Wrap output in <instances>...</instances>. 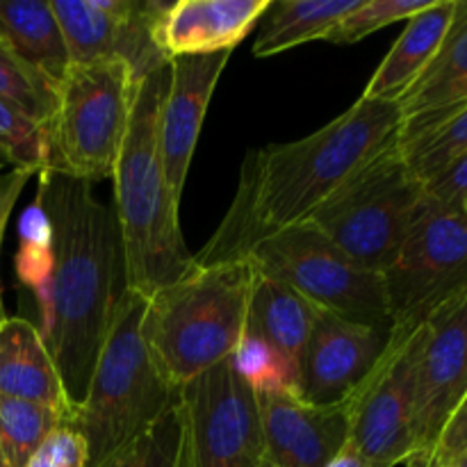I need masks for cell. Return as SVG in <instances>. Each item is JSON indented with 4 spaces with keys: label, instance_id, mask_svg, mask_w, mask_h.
<instances>
[{
    "label": "cell",
    "instance_id": "cell-1",
    "mask_svg": "<svg viewBox=\"0 0 467 467\" xmlns=\"http://www.w3.org/2000/svg\"><path fill=\"white\" fill-rule=\"evenodd\" d=\"M35 203L50 226V265L39 290L36 324L80 409L117 306L128 292L126 254L114 205L100 203L91 182L41 171Z\"/></svg>",
    "mask_w": 467,
    "mask_h": 467
},
{
    "label": "cell",
    "instance_id": "cell-2",
    "mask_svg": "<svg viewBox=\"0 0 467 467\" xmlns=\"http://www.w3.org/2000/svg\"><path fill=\"white\" fill-rule=\"evenodd\" d=\"M401 128L400 103L358 99L349 109L304 140L249 150L240 190L199 265L244 258L263 237L306 222L340 187L368 167Z\"/></svg>",
    "mask_w": 467,
    "mask_h": 467
},
{
    "label": "cell",
    "instance_id": "cell-3",
    "mask_svg": "<svg viewBox=\"0 0 467 467\" xmlns=\"http://www.w3.org/2000/svg\"><path fill=\"white\" fill-rule=\"evenodd\" d=\"M169 76L167 64L137 85L130 126L112 173L128 290L146 299L196 267L181 231V201L169 187L160 153V114Z\"/></svg>",
    "mask_w": 467,
    "mask_h": 467
},
{
    "label": "cell",
    "instance_id": "cell-4",
    "mask_svg": "<svg viewBox=\"0 0 467 467\" xmlns=\"http://www.w3.org/2000/svg\"><path fill=\"white\" fill-rule=\"evenodd\" d=\"M255 269L246 258L199 265L146 301L141 336L162 377L181 390L235 354Z\"/></svg>",
    "mask_w": 467,
    "mask_h": 467
},
{
    "label": "cell",
    "instance_id": "cell-5",
    "mask_svg": "<svg viewBox=\"0 0 467 467\" xmlns=\"http://www.w3.org/2000/svg\"><path fill=\"white\" fill-rule=\"evenodd\" d=\"M146 301L132 290L121 296L96 358L85 401L71 422L87 441V467H99L153 427L181 400V390L162 377L141 336Z\"/></svg>",
    "mask_w": 467,
    "mask_h": 467
},
{
    "label": "cell",
    "instance_id": "cell-6",
    "mask_svg": "<svg viewBox=\"0 0 467 467\" xmlns=\"http://www.w3.org/2000/svg\"><path fill=\"white\" fill-rule=\"evenodd\" d=\"M140 82L121 59L71 64L57 87V109L46 126L48 164L87 182L112 178L130 126Z\"/></svg>",
    "mask_w": 467,
    "mask_h": 467
},
{
    "label": "cell",
    "instance_id": "cell-7",
    "mask_svg": "<svg viewBox=\"0 0 467 467\" xmlns=\"http://www.w3.org/2000/svg\"><path fill=\"white\" fill-rule=\"evenodd\" d=\"M422 201L424 185L409 169L400 144H392L306 222L358 267L383 276L395 263Z\"/></svg>",
    "mask_w": 467,
    "mask_h": 467
},
{
    "label": "cell",
    "instance_id": "cell-8",
    "mask_svg": "<svg viewBox=\"0 0 467 467\" xmlns=\"http://www.w3.org/2000/svg\"><path fill=\"white\" fill-rule=\"evenodd\" d=\"M392 342L413 337L429 319L467 295V213L463 208L424 201L383 274Z\"/></svg>",
    "mask_w": 467,
    "mask_h": 467
},
{
    "label": "cell",
    "instance_id": "cell-9",
    "mask_svg": "<svg viewBox=\"0 0 467 467\" xmlns=\"http://www.w3.org/2000/svg\"><path fill=\"white\" fill-rule=\"evenodd\" d=\"M244 258L255 272L285 283L317 308L349 322L390 324L383 276L358 267L310 222L263 237Z\"/></svg>",
    "mask_w": 467,
    "mask_h": 467
},
{
    "label": "cell",
    "instance_id": "cell-10",
    "mask_svg": "<svg viewBox=\"0 0 467 467\" xmlns=\"http://www.w3.org/2000/svg\"><path fill=\"white\" fill-rule=\"evenodd\" d=\"M185 467H263V427L255 390L233 360L181 388Z\"/></svg>",
    "mask_w": 467,
    "mask_h": 467
},
{
    "label": "cell",
    "instance_id": "cell-11",
    "mask_svg": "<svg viewBox=\"0 0 467 467\" xmlns=\"http://www.w3.org/2000/svg\"><path fill=\"white\" fill-rule=\"evenodd\" d=\"M71 64L121 59L135 80H144L169 57L158 44L160 0H50Z\"/></svg>",
    "mask_w": 467,
    "mask_h": 467
},
{
    "label": "cell",
    "instance_id": "cell-12",
    "mask_svg": "<svg viewBox=\"0 0 467 467\" xmlns=\"http://www.w3.org/2000/svg\"><path fill=\"white\" fill-rule=\"evenodd\" d=\"M424 327L390 349L351 397L349 445L369 467L406 465L413 456V381Z\"/></svg>",
    "mask_w": 467,
    "mask_h": 467
},
{
    "label": "cell",
    "instance_id": "cell-13",
    "mask_svg": "<svg viewBox=\"0 0 467 467\" xmlns=\"http://www.w3.org/2000/svg\"><path fill=\"white\" fill-rule=\"evenodd\" d=\"M467 392V295L438 310L424 327L413 381V456L429 467L447 420Z\"/></svg>",
    "mask_w": 467,
    "mask_h": 467
},
{
    "label": "cell",
    "instance_id": "cell-14",
    "mask_svg": "<svg viewBox=\"0 0 467 467\" xmlns=\"http://www.w3.org/2000/svg\"><path fill=\"white\" fill-rule=\"evenodd\" d=\"M390 324H358L319 310L299 363V397L308 404L349 401L390 349Z\"/></svg>",
    "mask_w": 467,
    "mask_h": 467
},
{
    "label": "cell",
    "instance_id": "cell-15",
    "mask_svg": "<svg viewBox=\"0 0 467 467\" xmlns=\"http://www.w3.org/2000/svg\"><path fill=\"white\" fill-rule=\"evenodd\" d=\"M263 467H327L349 441L351 400L308 404L295 392H255Z\"/></svg>",
    "mask_w": 467,
    "mask_h": 467
},
{
    "label": "cell",
    "instance_id": "cell-16",
    "mask_svg": "<svg viewBox=\"0 0 467 467\" xmlns=\"http://www.w3.org/2000/svg\"><path fill=\"white\" fill-rule=\"evenodd\" d=\"M231 50L213 55H182L169 62V87L160 114V153L173 196L182 199L192 155L219 78Z\"/></svg>",
    "mask_w": 467,
    "mask_h": 467
},
{
    "label": "cell",
    "instance_id": "cell-17",
    "mask_svg": "<svg viewBox=\"0 0 467 467\" xmlns=\"http://www.w3.org/2000/svg\"><path fill=\"white\" fill-rule=\"evenodd\" d=\"M272 0H178L158 21V44L171 62L182 55L235 48L260 23Z\"/></svg>",
    "mask_w": 467,
    "mask_h": 467
},
{
    "label": "cell",
    "instance_id": "cell-18",
    "mask_svg": "<svg viewBox=\"0 0 467 467\" xmlns=\"http://www.w3.org/2000/svg\"><path fill=\"white\" fill-rule=\"evenodd\" d=\"M0 395L50 406L68 424L76 418L57 365L36 324L26 317L0 319Z\"/></svg>",
    "mask_w": 467,
    "mask_h": 467
},
{
    "label": "cell",
    "instance_id": "cell-19",
    "mask_svg": "<svg viewBox=\"0 0 467 467\" xmlns=\"http://www.w3.org/2000/svg\"><path fill=\"white\" fill-rule=\"evenodd\" d=\"M467 103V0H456L454 23L427 71L400 100L397 144L422 132L442 114Z\"/></svg>",
    "mask_w": 467,
    "mask_h": 467
},
{
    "label": "cell",
    "instance_id": "cell-20",
    "mask_svg": "<svg viewBox=\"0 0 467 467\" xmlns=\"http://www.w3.org/2000/svg\"><path fill=\"white\" fill-rule=\"evenodd\" d=\"M454 14L456 0H433L427 9L410 16L360 99L400 103L442 48Z\"/></svg>",
    "mask_w": 467,
    "mask_h": 467
},
{
    "label": "cell",
    "instance_id": "cell-21",
    "mask_svg": "<svg viewBox=\"0 0 467 467\" xmlns=\"http://www.w3.org/2000/svg\"><path fill=\"white\" fill-rule=\"evenodd\" d=\"M317 306L285 283L255 272L246 310L244 336L260 337L276 349L299 377L301 354L319 315Z\"/></svg>",
    "mask_w": 467,
    "mask_h": 467
},
{
    "label": "cell",
    "instance_id": "cell-22",
    "mask_svg": "<svg viewBox=\"0 0 467 467\" xmlns=\"http://www.w3.org/2000/svg\"><path fill=\"white\" fill-rule=\"evenodd\" d=\"M0 39L57 89L71 67L50 0H0Z\"/></svg>",
    "mask_w": 467,
    "mask_h": 467
},
{
    "label": "cell",
    "instance_id": "cell-23",
    "mask_svg": "<svg viewBox=\"0 0 467 467\" xmlns=\"http://www.w3.org/2000/svg\"><path fill=\"white\" fill-rule=\"evenodd\" d=\"M360 5V0H272L260 18L255 57H272L308 41L324 39L328 32Z\"/></svg>",
    "mask_w": 467,
    "mask_h": 467
},
{
    "label": "cell",
    "instance_id": "cell-24",
    "mask_svg": "<svg viewBox=\"0 0 467 467\" xmlns=\"http://www.w3.org/2000/svg\"><path fill=\"white\" fill-rule=\"evenodd\" d=\"M400 150L415 178L427 185L467 150V103L438 117L410 140L401 141Z\"/></svg>",
    "mask_w": 467,
    "mask_h": 467
},
{
    "label": "cell",
    "instance_id": "cell-25",
    "mask_svg": "<svg viewBox=\"0 0 467 467\" xmlns=\"http://www.w3.org/2000/svg\"><path fill=\"white\" fill-rule=\"evenodd\" d=\"M62 424H68L67 418L50 406L0 395V450L9 467L26 465Z\"/></svg>",
    "mask_w": 467,
    "mask_h": 467
},
{
    "label": "cell",
    "instance_id": "cell-26",
    "mask_svg": "<svg viewBox=\"0 0 467 467\" xmlns=\"http://www.w3.org/2000/svg\"><path fill=\"white\" fill-rule=\"evenodd\" d=\"M99 467H185L181 400L153 427L132 438Z\"/></svg>",
    "mask_w": 467,
    "mask_h": 467
},
{
    "label": "cell",
    "instance_id": "cell-27",
    "mask_svg": "<svg viewBox=\"0 0 467 467\" xmlns=\"http://www.w3.org/2000/svg\"><path fill=\"white\" fill-rule=\"evenodd\" d=\"M0 99L18 105L30 119L48 126L57 109V89L32 71L14 50L0 39Z\"/></svg>",
    "mask_w": 467,
    "mask_h": 467
},
{
    "label": "cell",
    "instance_id": "cell-28",
    "mask_svg": "<svg viewBox=\"0 0 467 467\" xmlns=\"http://www.w3.org/2000/svg\"><path fill=\"white\" fill-rule=\"evenodd\" d=\"M0 155L12 169L41 173L48 164V130L18 105L0 99Z\"/></svg>",
    "mask_w": 467,
    "mask_h": 467
},
{
    "label": "cell",
    "instance_id": "cell-29",
    "mask_svg": "<svg viewBox=\"0 0 467 467\" xmlns=\"http://www.w3.org/2000/svg\"><path fill=\"white\" fill-rule=\"evenodd\" d=\"M231 360L233 368L255 392H295L299 395V377L292 365L260 337H242Z\"/></svg>",
    "mask_w": 467,
    "mask_h": 467
},
{
    "label": "cell",
    "instance_id": "cell-30",
    "mask_svg": "<svg viewBox=\"0 0 467 467\" xmlns=\"http://www.w3.org/2000/svg\"><path fill=\"white\" fill-rule=\"evenodd\" d=\"M433 0H360L358 7L347 14L331 32L327 41L331 44H356L372 32L383 30L397 21H409L418 12L427 9Z\"/></svg>",
    "mask_w": 467,
    "mask_h": 467
},
{
    "label": "cell",
    "instance_id": "cell-31",
    "mask_svg": "<svg viewBox=\"0 0 467 467\" xmlns=\"http://www.w3.org/2000/svg\"><path fill=\"white\" fill-rule=\"evenodd\" d=\"M87 463L89 450L82 433L73 424H62L41 442L23 467H87Z\"/></svg>",
    "mask_w": 467,
    "mask_h": 467
},
{
    "label": "cell",
    "instance_id": "cell-32",
    "mask_svg": "<svg viewBox=\"0 0 467 467\" xmlns=\"http://www.w3.org/2000/svg\"><path fill=\"white\" fill-rule=\"evenodd\" d=\"M467 451V392L447 420L441 438L436 442V450L431 454L429 467H451Z\"/></svg>",
    "mask_w": 467,
    "mask_h": 467
},
{
    "label": "cell",
    "instance_id": "cell-33",
    "mask_svg": "<svg viewBox=\"0 0 467 467\" xmlns=\"http://www.w3.org/2000/svg\"><path fill=\"white\" fill-rule=\"evenodd\" d=\"M424 192H427V196H431L433 201H438V203L461 208V203H463L467 194V150L463 155H459L445 171H441L436 178H431V181L424 185Z\"/></svg>",
    "mask_w": 467,
    "mask_h": 467
},
{
    "label": "cell",
    "instance_id": "cell-34",
    "mask_svg": "<svg viewBox=\"0 0 467 467\" xmlns=\"http://www.w3.org/2000/svg\"><path fill=\"white\" fill-rule=\"evenodd\" d=\"M30 171H21V169H9V171H0V249H3L5 228H7L9 214H12L14 205H16L18 196H21L23 187L30 181ZM5 301H3V285H0V319H5Z\"/></svg>",
    "mask_w": 467,
    "mask_h": 467
},
{
    "label": "cell",
    "instance_id": "cell-35",
    "mask_svg": "<svg viewBox=\"0 0 467 467\" xmlns=\"http://www.w3.org/2000/svg\"><path fill=\"white\" fill-rule=\"evenodd\" d=\"M327 467H369V465H368V461H365L363 456H360L358 451H356L354 447L347 442V445L337 451L336 459H333Z\"/></svg>",
    "mask_w": 467,
    "mask_h": 467
},
{
    "label": "cell",
    "instance_id": "cell-36",
    "mask_svg": "<svg viewBox=\"0 0 467 467\" xmlns=\"http://www.w3.org/2000/svg\"><path fill=\"white\" fill-rule=\"evenodd\" d=\"M451 467H467V451H465V454H463V456H461V459H459V461H456V463H454V465H451Z\"/></svg>",
    "mask_w": 467,
    "mask_h": 467
},
{
    "label": "cell",
    "instance_id": "cell-37",
    "mask_svg": "<svg viewBox=\"0 0 467 467\" xmlns=\"http://www.w3.org/2000/svg\"><path fill=\"white\" fill-rule=\"evenodd\" d=\"M0 467H9L7 461H5V456H3V450H0Z\"/></svg>",
    "mask_w": 467,
    "mask_h": 467
},
{
    "label": "cell",
    "instance_id": "cell-38",
    "mask_svg": "<svg viewBox=\"0 0 467 467\" xmlns=\"http://www.w3.org/2000/svg\"><path fill=\"white\" fill-rule=\"evenodd\" d=\"M5 164H7V162H5V158H3V155H0V171H3Z\"/></svg>",
    "mask_w": 467,
    "mask_h": 467
},
{
    "label": "cell",
    "instance_id": "cell-39",
    "mask_svg": "<svg viewBox=\"0 0 467 467\" xmlns=\"http://www.w3.org/2000/svg\"><path fill=\"white\" fill-rule=\"evenodd\" d=\"M461 208H463V210H465V213H467V194H465V199H463V203H461Z\"/></svg>",
    "mask_w": 467,
    "mask_h": 467
}]
</instances>
